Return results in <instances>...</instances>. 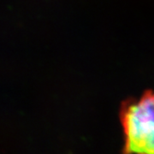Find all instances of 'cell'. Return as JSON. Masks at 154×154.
<instances>
[{
	"label": "cell",
	"instance_id": "6da1fadb",
	"mask_svg": "<svg viewBox=\"0 0 154 154\" xmlns=\"http://www.w3.org/2000/svg\"><path fill=\"white\" fill-rule=\"evenodd\" d=\"M124 145L122 154H154V92L129 99L120 109Z\"/></svg>",
	"mask_w": 154,
	"mask_h": 154
}]
</instances>
